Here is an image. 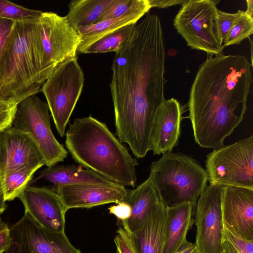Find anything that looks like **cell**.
<instances>
[{
  "label": "cell",
  "mask_w": 253,
  "mask_h": 253,
  "mask_svg": "<svg viewBox=\"0 0 253 253\" xmlns=\"http://www.w3.org/2000/svg\"><path fill=\"white\" fill-rule=\"evenodd\" d=\"M165 58L161 20L149 13L136 23L112 63L115 134L138 159L150 151L155 120L166 100Z\"/></svg>",
  "instance_id": "obj_1"
},
{
  "label": "cell",
  "mask_w": 253,
  "mask_h": 253,
  "mask_svg": "<svg viewBox=\"0 0 253 253\" xmlns=\"http://www.w3.org/2000/svg\"><path fill=\"white\" fill-rule=\"evenodd\" d=\"M251 64L243 55L210 56L200 65L188 102L196 143L215 149L224 146L244 119L252 83Z\"/></svg>",
  "instance_id": "obj_2"
},
{
  "label": "cell",
  "mask_w": 253,
  "mask_h": 253,
  "mask_svg": "<svg viewBox=\"0 0 253 253\" xmlns=\"http://www.w3.org/2000/svg\"><path fill=\"white\" fill-rule=\"evenodd\" d=\"M69 125L65 143L76 162L114 183L134 187L138 163L105 123L90 115Z\"/></svg>",
  "instance_id": "obj_3"
},
{
  "label": "cell",
  "mask_w": 253,
  "mask_h": 253,
  "mask_svg": "<svg viewBox=\"0 0 253 253\" xmlns=\"http://www.w3.org/2000/svg\"><path fill=\"white\" fill-rule=\"evenodd\" d=\"M39 18L14 22L0 54V101L17 106L37 94L47 79L42 66Z\"/></svg>",
  "instance_id": "obj_4"
},
{
  "label": "cell",
  "mask_w": 253,
  "mask_h": 253,
  "mask_svg": "<svg viewBox=\"0 0 253 253\" xmlns=\"http://www.w3.org/2000/svg\"><path fill=\"white\" fill-rule=\"evenodd\" d=\"M149 177L166 207L186 202L195 207L208 181L206 169L196 160L171 152L151 163Z\"/></svg>",
  "instance_id": "obj_5"
},
{
  "label": "cell",
  "mask_w": 253,
  "mask_h": 253,
  "mask_svg": "<svg viewBox=\"0 0 253 253\" xmlns=\"http://www.w3.org/2000/svg\"><path fill=\"white\" fill-rule=\"evenodd\" d=\"M84 81V74L76 56L58 65L42 87L56 130L61 137L65 134Z\"/></svg>",
  "instance_id": "obj_6"
},
{
  "label": "cell",
  "mask_w": 253,
  "mask_h": 253,
  "mask_svg": "<svg viewBox=\"0 0 253 253\" xmlns=\"http://www.w3.org/2000/svg\"><path fill=\"white\" fill-rule=\"evenodd\" d=\"M217 0H187L173 19V25L188 46L211 56L222 53L217 33Z\"/></svg>",
  "instance_id": "obj_7"
},
{
  "label": "cell",
  "mask_w": 253,
  "mask_h": 253,
  "mask_svg": "<svg viewBox=\"0 0 253 253\" xmlns=\"http://www.w3.org/2000/svg\"><path fill=\"white\" fill-rule=\"evenodd\" d=\"M205 163L210 184L253 190V135L213 149Z\"/></svg>",
  "instance_id": "obj_8"
},
{
  "label": "cell",
  "mask_w": 253,
  "mask_h": 253,
  "mask_svg": "<svg viewBox=\"0 0 253 253\" xmlns=\"http://www.w3.org/2000/svg\"><path fill=\"white\" fill-rule=\"evenodd\" d=\"M50 118L47 104L34 94L17 105L12 124L13 127L32 138L47 168L63 162L69 154L54 135Z\"/></svg>",
  "instance_id": "obj_9"
},
{
  "label": "cell",
  "mask_w": 253,
  "mask_h": 253,
  "mask_svg": "<svg viewBox=\"0 0 253 253\" xmlns=\"http://www.w3.org/2000/svg\"><path fill=\"white\" fill-rule=\"evenodd\" d=\"M38 20L42 69L48 78L58 65L77 56L80 39L65 16L42 12Z\"/></svg>",
  "instance_id": "obj_10"
},
{
  "label": "cell",
  "mask_w": 253,
  "mask_h": 253,
  "mask_svg": "<svg viewBox=\"0 0 253 253\" xmlns=\"http://www.w3.org/2000/svg\"><path fill=\"white\" fill-rule=\"evenodd\" d=\"M224 187L210 184L197 200L195 220V244L197 253H222V201Z\"/></svg>",
  "instance_id": "obj_11"
},
{
  "label": "cell",
  "mask_w": 253,
  "mask_h": 253,
  "mask_svg": "<svg viewBox=\"0 0 253 253\" xmlns=\"http://www.w3.org/2000/svg\"><path fill=\"white\" fill-rule=\"evenodd\" d=\"M10 243L5 253H82L65 232H50L27 213L9 227Z\"/></svg>",
  "instance_id": "obj_12"
},
{
  "label": "cell",
  "mask_w": 253,
  "mask_h": 253,
  "mask_svg": "<svg viewBox=\"0 0 253 253\" xmlns=\"http://www.w3.org/2000/svg\"><path fill=\"white\" fill-rule=\"evenodd\" d=\"M18 198L25 212L42 227L52 232H65L67 210L52 188L28 185Z\"/></svg>",
  "instance_id": "obj_13"
},
{
  "label": "cell",
  "mask_w": 253,
  "mask_h": 253,
  "mask_svg": "<svg viewBox=\"0 0 253 253\" xmlns=\"http://www.w3.org/2000/svg\"><path fill=\"white\" fill-rule=\"evenodd\" d=\"M68 211L73 208H91L123 201L127 194L125 186L115 183L106 185L81 183L61 185L52 188Z\"/></svg>",
  "instance_id": "obj_14"
},
{
  "label": "cell",
  "mask_w": 253,
  "mask_h": 253,
  "mask_svg": "<svg viewBox=\"0 0 253 253\" xmlns=\"http://www.w3.org/2000/svg\"><path fill=\"white\" fill-rule=\"evenodd\" d=\"M222 215L226 227L245 239L253 241V190L224 187Z\"/></svg>",
  "instance_id": "obj_15"
},
{
  "label": "cell",
  "mask_w": 253,
  "mask_h": 253,
  "mask_svg": "<svg viewBox=\"0 0 253 253\" xmlns=\"http://www.w3.org/2000/svg\"><path fill=\"white\" fill-rule=\"evenodd\" d=\"M24 165L41 168L45 162L29 135L11 127L0 133V172Z\"/></svg>",
  "instance_id": "obj_16"
},
{
  "label": "cell",
  "mask_w": 253,
  "mask_h": 253,
  "mask_svg": "<svg viewBox=\"0 0 253 253\" xmlns=\"http://www.w3.org/2000/svg\"><path fill=\"white\" fill-rule=\"evenodd\" d=\"M184 108L176 99L165 100L156 116L150 140L154 155L171 152L179 142Z\"/></svg>",
  "instance_id": "obj_17"
},
{
  "label": "cell",
  "mask_w": 253,
  "mask_h": 253,
  "mask_svg": "<svg viewBox=\"0 0 253 253\" xmlns=\"http://www.w3.org/2000/svg\"><path fill=\"white\" fill-rule=\"evenodd\" d=\"M166 207L161 201L148 213L141 226L129 235L135 253H162Z\"/></svg>",
  "instance_id": "obj_18"
},
{
  "label": "cell",
  "mask_w": 253,
  "mask_h": 253,
  "mask_svg": "<svg viewBox=\"0 0 253 253\" xmlns=\"http://www.w3.org/2000/svg\"><path fill=\"white\" fill-rule=\"evenodd\" d=\"M195 207L189 202L166 207L165 238L162 253H176L187 242V235L193 225Z\"/></svg>",
  "instance_id": "obj_19"
},
{
  "label": "cell",
  "mask_w": 253,
  "mask_h": 253,
  "mask_svg": "<svg viewBox=\"0 0 253 253\" xmlns=\"http://www.w3.org/2000/svg\"><path fill=\"white\" fill-rule=\"evenodd\" d=\"M123 201L131 209L130 217L122 222L123 229L128 235L141 226L151 210L161 201L149 177L136 188L127 189Z\"/></svg>",
  "instance_id": "obj_20"
},
{
  "label": "cell",
  "mask_w": 253,
  "mask_h": 253,
  "mask_svg": "<svg viewBox=\"0 0 253 253\" xmlns=\"http://www.w3.org/2000/svg\"><path fill=\"white\" fill-rule=\"evenodd\" d=\"M43 179L53 186L81 183H96L106 185L115 184L100 174L81 166L75 165H55L42 170L34 180Z\"/></svg>",
  "instance_id": "obj_21"
},
{
  "label": "cell",
  "mask_w": 253,
  "mask_h": 253,
  "mask_svg": "<svg viewBox=\"0 0 253 253\" xmlns=\"http://www.w3.org/2000/svg\"><path fill=\"white\" fill-rule=\"evenodd\" d=\"M115 0H74L68 4L65 16L68 23L76 31L100 22L103 14Z\"/></svg>",
  "instance_id": "obj_22"
},
{
  "label": "cell",
  "mask_w": 253,
  "mask_h": 253,
  "mask_svg": "<svg viewBox=\"0 0 253 253\" xmlns=\"http://www.w3.org/2000/svg\"><path fill=\"white\" fill-rule=\"evenodd\" d=\"M144 15L143 13L127 14L79 28L77 30L80 39L77 54L83 53L88 46L108 34L127 25L136 24Z\"/></svg>",
  "instance_id": "obj_23"
},
{
  "label": "cell",
  "mask_w": 253,
  "mask_h": 253,
  "mask_svg": "<svg viewBox=\"0 0 253 253\" xmlns=\"http://www.w3.org/2000/svg\"><path fill=\"white\" fill-rule=\"evenodd\" d=\"M40 168L31 165L0 172L2 190L5 201L18 198L29 185L35 172Z\"/></svg>",
  "instance_id": "obj_24"
},
{
  "label": "cell",
  "mask_w": 253,
  "mask_h": 253,
  "mask_svg": "<svg viewBox=\"0 0 253 253\" xmlns=\"http://www.w3.org/2000/svg\"><path fill=\"white\" fill-rule=\"evenodd\" d=\"M135 24L127 25L108 34L88 46L83 53L117 52L128 39Z\"/></svg>",
  "instance_id": "obj_25"
},
{
  "label": "cell",
  "mask_w": 253,
  "mask_h": 253,
  "mask_svg": "<svg viewBox=\"0 0 253 253\" xmlns=\"http://www.w3.org/2000/svg\"><path fill=\"white\" fill-rule=\"evenodd\" d=\"M151 8L148 0H115L101 16L100 22L135 13L145 14Z\"/></svg>",
  "instance_id": "obj_26"
},
{
  "label": "cell",
  "mask_w": 253,
  "mask_h": 253,
  "mask_svg": "<svg viewBox=\"0 0 253 253\" xmlns=\"http://www.w3.org/2000/svg\"><path fill=\"white\" fill-rule=\"evenodd\" d=\"M253 33V17L242 12L225 38L224 46L239 44Z\"/></svg>",
  "instance_id": "obj_27"
},
{
  "label": "cell",
  "mask_w": 253,
  "mask_h": 253,
  "mask_svg": "<svg viewBox=\"0 0 253 253\" xmlns=\"http://www.w3.org/2000/svg\"><path fill=\"white\" fill-rule=\"evenodd\" d=\"M42 11L25 8L5 0H0V17L14 21L38 18Z\"/></svg>",
  "instance_id": "obj_28"
},
{
  "label": "cell",
  "mask_w": 253,
  "mask_h": 253,
  "mask_svg": "<svg viewBox=\"0 0 253 253\" xmlns=\"http://www.w3.org/2000/svg\"><path fill=\"white\" fill-rule=\"evenodd\" d=\"M242 10L234 13L224 12L218 9L216 18V29L218 37L223 43L231 28L240 15Z\"/></svg>",
  "instance_id": "obj_29"
},
{
  "label": "cell",
  "mask_w": 253,
  "mask_h": 253,
  "mask_svg": "<svg viewBox=\"0 0 253 253\" xmlns=\"http://www.w3.org/2000/svg\"><path fill=\"white\" fill-rule=\"evenodd\" d=\"M223 240L228 242L238 253H253V241L245 239L223 225Z\"/></svg>",
  "instance_id": "obj_30"
},
{
  "label": "cell",
  "mask_w": 253,
  "mask_h": 253,
  "mask_svg": "<svg viewBox=\"0 0 253 253\" xmlns=\"http://www.w3.org/2000/svg\"><path fill=\"white\" fill-rule=\"evenodd\" d=\"M17 106L0 101V133L12 127Z\"/></svg>",
  "instance_id": "obj_31"
},
{
  "label": "cell",
  "mask_w": 253,
  "mask_h": 253,
  "mask_svg": "<svg viewBox=\"0 0 253 253\" xmlns=\"http://www.w3.org/2000/svg\"><path fill=\"white\" fill-rule=\"evenodd\" d=\"M117 253H135L129 235L120 227L114 239Z\"/></svg>",
  "instance_id": "obj_32"
},
{
  "label": "cell",
  "mask_w": 253,
  "mask_h": 253,
  "mask_svg": "<svg viewBox=\"0 0 253 253\" xmlns=\"http://www.w3.org/2000/svg\"><path fill=\"white\" fill-rule=\"evenodd\" d=\"M109 213L115 215L121 222L128 219L131 213V209L128 204L123 201L108 208Z\"/></svg>",
  "instance_id": "obj_33"
},
{
  "label": "cell",
  "mask_w": 253,
  "mask_h": 253,
  "mask_svg": "<svg viewBox=\"0 0 253 253\" xmlns=\"http://www.w3.org/2000/svg\"><path fill=\"white\" fill-rule=\"evenodd\" d=\"M14 22L0 17V54L12 29Z\"/></svg>",
  "instance_id": "obj_34"
},
{
  "label": "cell",
  "mask_w": 253,
  "mask_h": 253,
  "mask_svg": "<svg viewBox=\"0 0 253 253\" xmlns=\"http://www.w3.org/2000/svg\"><path fill=\"white\" fill-rule=\"evenodd\" d=\"M10 243L9 227L5 223L0 225V253L5 252Z\"/></svg>",
  "instance_id": "obj_35"
},
{
  "label": "cell",
  "mask_w": 253,
  "mask_h": 253,
  "mask_svg": "<svg viewBox=\"0 0 253 253\" xmlns=\"http://www.w3.org/2000/svg\"><path fill=\"white\" fill-rule=\"evenodd\" d=\"M187 0H148L151 7L164 8L177 4H183Z\"/></svg>",
  "instance_id": "obj_36"
},
{
  "label": "cell",
  "mask_w": 253,
  "mask_h": 253,
  "mask_svg": "<svg viewBox=\"0 0 253 253\" xmlns=\"http://www.w3.org/2000/svg\"><path fill=\"white\" fill-rule=\"evenodd\" d=\"M195 252H196L195 244L187 241L176 253H195Z\"/></svg>",
  "instance_id": "obj_37"
},
{
  "label": "cell",
  "mask_w": 253,
  "mask_h": 253,
  "mask_svg": "<svg viewBox=\"0 0 253 253\" xmlns=\"http://www.w3.org/2000/svg\"><path fill=\"white\" fill-rule=\"evenodd\" d=\"M4 200L1 180V175L0 172V214L3 212L7 208V205L5 203Z\"/></svg>",
  "instance_id": "obj_38"
},
{
  "label": "cell",
  "mask_w": 253,
  "mask_h": 253,
  "mask_svg": "<svg viewBox=\"0 0 253 253\" xmlns=\"http://www.w3.org/2000/svg\"><path fill=\"white\" fill-rule=\"evenodd\" d=\"M247 7V10L245 11V13L251 16V17H253V0H246Z\"/></svg>",
  "instance_id": "obj_39"
},
{
  "label": "cell",
  "mask_w": 253,
  "mask_h": 253,
  "mask_svg": "<svg viewBox=\"0 0 253 253\" xmlns=\"http://www.w3.org/2000/svg\"><path fill=\"white\" fill-rule=\"evenodd\" d=\"M223 244L227 249L228 253H238L234 248L228 242L223 240Z\"/></svg>",
  "instance_id": "obj_40"
},
{
  "label": "cell",
  "mask_w": 253,
  "mask_h": 253,
  "mask_svg": "<svg viewBox=\"0 0 253 253\" xmlns=\"http://www.w3.org/2000/svg\"><path fill=\"white\" fill-rule=\"evenodd\" d=\"M222 253H228V252L224 244H223V251L222 252Z\"/></svg>",
  "instance_id": "obj_41"
},
{
  "label": "cell",
  "mask_w": 253,
  "mask_h": 253,
  "mask_svg": "<svg viewBox=\"0 0 253 253\" xmlns=\"http://www.w3.org/2000/svg\"><path fill=\"white\" fill-rule=\"evenodd\" d=\"M2 222L1 218L0 217V225L1 224Z\"/></svg>",
  "instance_id": "obj_42"
},
{
  "label": "cell",
  "mask_w": 253,
  "mask_h": 253,
  "mask_svg": "<svg viewBox=\"0 0 253 253\" xmlns=\"http://www.w3.org/2000/svg\"><path fill=\"white\" fill-rule=\"evenodd\" d=\"M195 253H197L195 252Z\"/></svg>",
  "instance_id": "obj_43"
}]
</instances>
